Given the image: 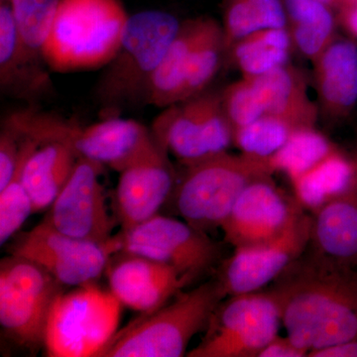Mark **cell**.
I'll return each mask as SVG.
<instances>
[{
	"mask_svg": "<svg viewBox=\"0 0 357 357\" xmlns=\"http://www.w3.org/2000/svg\"><path fill=\"white\" fill-rule=\"evenodd\" d=\"M307 354L309 351L307 349L295 344L288 335L285 337L276 335L258 357H306Z\"/></svg>",
	"mask_w": 357,
	"mask_h": 357,
	"instance_id": "cell-35",
	"label": "cell"
},
{
	"mask_svg": "<svg viewBox=\"0 0 357 357\" xmlns=\"http://www.w3.org/2000/svg\"><path fill=\"white\" fill-rule=\"evenodd\" d=\"M354 2H357V0H344V3H342V7L347 6V4L354 3ZM342 7H340V8H342Z\"/></svg>",
	"mask_w": 357,
	"mask_h": 357,
	"instance_id": "cell-39",
	"label": "cell"
},
{
	"mask_svg": "<svg viewBox=\"0 0 357 357\" xmlns=\"http://www.w3.org/2000/svg\"><path fill=\"white\" fill-rule=\"evenodd\" d=\"M280 307L267 289L229 296L211 314L206 333L188 357H258L276 335Z\"/></svg>",
	"mask_w": 357,
	"mask_h": 357,
	"instance_id": "cell-8",
	"label": "cell"
},
{
	"mask_svg": "<svg viewBox=\"0 0 357 357\" xmlns=\"http://www.w3.org/2000/svg\"><path fill=\"white\" fill-rule=\"evenodd\" d=\"M337 24L357 41V2L347 4L337 11Z\"/></svg>",
	"mask_w": 357,
	"mask_h": 357,
	"instance_id": "cell-37",
	"label": "cell"
},
{
	"mask_svg": "<svg viewBox=\"0 0 357 357\" xmlns=\"http://www.w3.org/2000/svg\"><path fill=\"white\" fill-rule=\"evenodd\" d=\"M151 130L159 144L182 165L222 153L234 145L222 91L208 89L169 105L155 119Z\"/></svg>",
	"mask_w": 357,
	"mask_h": 357,
	"instance_id": "cell-10",
	"label": "cell"
},
{
	"mask_svg": "<svg viewBox=\"0 0 357 357\" xmlns=\"http://www.w3.org/2000/svg\"><path fill=\"white\" fill-rule=\"evenodd\" d=\"M64 286L36 263L9 255L0 262V325L20 347H44L54 303Z\"/></svg>",
	"mask_w": 357,
	"mask_h": 357,
	"instance_id": "cell-9",
	"label": "cell"
},
{
	"mask_svg": "<svg viewBox=\"0 0 357 357\" xmlns=\"http://www.w3.org/2000/svg\"><path fill=\"white\" fill-rule=\"evenodd\" d=\"M318 1L321 2V3L326 4L331 8L333 9V10L337 13L338 9L342 7V3H344V0H318Z\"/></svg>",
	"mask_w": 357,
	"mask_h": 357,
	"instance_id": "cell-38",
	"label": "cell"
},
{
	"mask_svg": "<svg viewBox=\"0 0 357 357\" xmlns=\"http://www.w3.org/2000/svg\"><path fill=\"white\" fill-rule=\"evenodd\" d=\"M304 211L269 176L244 189L220 229L225 243L234 248L255 245L280 236Z\"/></svg>",
	"mask_w": 357,
	"mask_h": 357,
	"instance_id": "cell-15",
	"label": "cell"
},
{
	"mask_svg": "<svg viewBox=\"0 0 357 357\" xmlns=\"http://www.w3.org/2000/svg\"><path fill=\"white\" fill-rule=\"evenodd\" d=\"M252 79L264 114L285 119L298 128H316L318 103L310 96L306 73L290 63Z\"/></svg>",
	"mask_w": 357,
	"mask_h": 357,
	"instance_id": "cell-20",
	"label": "cell"
},
{
	"mask_svg": "<svg viewBox=\"0 0 357 357\" xmlns=\"http://www.w3.org/2000/svg\"><path fill=\"white\" fill-rule=\"evenodd\" d=\"M20 164L10 182L0 190V245L6 244L33 213L31 198L22 181V167L37 142L21 137Z\"/></svg>",
	"mask_w": 357,
	"mask_h": 357,
	"instance_id": "cell-31",
	"label": "cell"
},
{
	"mask_svg": "<svg viewBox=\"0 0 357 357\" xmlns=\"http://www.w3.org/2000/svg\"><path fill=\"white\" fill-rule=\"evenodd\" d=\"M307 357H357V338L314 349L309 352Z\"/></svg>",
	"mask_w": 357,
	"mask_h": 357,
	"instance_id": "cell-36",
	"label": "cell"
},
{
	"mask_svg": "<svg viewBox=\"0 0 357 357\" xmlns=\"http://www.w3.org/2000/svg\"><path fill=\"white\" fill-rule=\"evenodd\" d=\"M105 272L112 295L141 314L156 311L191 285L165 263L123 250L112 256Z\"/></svg>",
	"mask_w": 357,
	"mask_h": 357,
	"instance_id": "cell-16",
	"label": "cell"
},
{
	"mask_svg": "<svg viewBox=\"0 0 357 357\" xmlns=\"http://www.w3.org/2000/svg\"><path fill=\"white\" fill-rule=\"evenodd\" d=\"M292 49L287 28H264L237 41L225 60L241 77H257L287 64Z\"/></svg>",
	"mask_w": 357,
	"mask_h": 357,
	"instance_id": "cell-26",
	"label": "cell"
},
{
	"mask_svg": "<svg viewBox=\"0 0 357 357\" xmlns=\"http://www.w3.org/2000/svg\"><path fill=\"white\" fill-rule=\"evenodd\" d=\"M119 250L116 234L109 243H95L67 236L45 218L21 234L9 248L11 255L36 263L63 286L70 287L96 283Z\"/></svg>",
	"mask_w": 357,
	"mask_h": 357,
	"instance_id": "cell-12",
	"label": "cell"
},
{
	"mask_svg": "<svg viewBox=\"0 0 357 357\" xmlns=\"http://www.w3.org/2000/svg\"><path fill=\"white\" fill-rule=\"evenodd\" d=\"M299 129L302 128L280 117L263 114L248 126L234 131V145L241 153L267 159L276 153Z\"/></svg>",
	"mask_w": 357,
	"mask_h": 357,
	"instance_id": "cell-30",
	"label": "cell"
},
{
	"mask_svg": "<svg viewBox=\"0 0 357 357\" xmlns=\"http://www.w3.org/2000/svg\"><path fill=\"white\" fill-rule=\"evenodd\" d=\"M129 15L121 0H60L44 60L54 72L100 69L121 46Z\"/></svg>",
	"mask_w": 357,
	"mask_h": 357,
	"instance_id": "cell-4",
	"label": "cell"
},
{
	"mask_svg": "<svg viewBox=\"0 0 357 357\" xmlns=\"http://www.w3.org/2000/svg\"><path fill=\"white\" fill-rule=\"evenodd\" d=\"M222 102L225 115L232 130L243 128L264 114V109L252 79L241 77L238 81L222 91Z\"/></svg>",
	"mask_w": 357,
	"mask_h": 357,
	"instance_id": "cell-32",
	"label": "cell"
},
{
	"mask_svg": "<svg viewBox=\"0 0 357 357\" xmlns=\"http://www.w3.org/2000/svg\"><path fill=\"white\" fill-rule=\"evenodd\" d=\"M183 166L168 204L183 220L206 234L220 229L250 183L273 176L267 159L229 151Z\"/></svg>",
	"mask_w": 357,
	"mask_h": 357,
	"instance_id": "cell-6",
	"label": "cell"
},
{
	"mask_svg": "<svg viewBox=\"0 0 357 357\" xmlns=\"http://www.w3.org/2000/svg\"><path fill=\"white\" fill-rule=\"evenodd\" d=\"M177 181L178 174L163 147L122 171L114 194V211L121 230L158 215Z\"/></svg>",
	"mask_w": 357,
	"mask_h": 357,
	"instance_id": "cell-17",
	"label": "cell"
},
{
	"mask_svg": "<svg viewBox=\"0 0 357 357\" xmlns=\"http://www.w3.org/2000/svg\"><path fill=\"white\" fill-rule=\"evenodd\" d=\"M204 22V16L182 21L175 39L150 82L146 105L165 109L180 102L190 56L203 29Z\"/></svg>",
	"mask_w": 357,
	"mask_h": 357,
	"instance_id": "cell-23",
	"label": "cell"
},
{
	"mask_svg": "<svg viewBox=\"0 0 357 357\" xmlns=\"http://www.w3.org/2000/svg\"><path fill=\"white\" fill-rule=\"evenodd\" d=\"M182 21L163 10L140 11L129 16L121 46L103 67L93 96L103 119L131 105H146L150 82L175 39Z\"/></svg>",
	"mask_w": 357,
	"mask_h": 357,
	"instance_id": "cell-3",
	"label": "cell"
},
{
	"mask_svg": "<svg viewBox=\"0 0 357 357\" xmlns=\"http://www.w3.org/2000/svg\"><path fill=\"white\" fill-rule=\"evenodd\" d=\"M282 3L293 49L314 62L337 36V13L318 0H282Z\"/></svg>",
	"mask_w": 357,
	"mask_h": 357,
	"instance_id": "cell-24",
	"label": "cell"
},
{
	"mask_svg": "<svg viewBox=\"0 0 357 357\" xmlns=\"http://www.w3.org/2000/svg\"><path fill=\"white\" fill-rule=\"evenodd\" d=\"M20 136L3 123L0 132V190L13 178L21 156Z\"/></svg>",
	"mask_w": 357,
	"mask_h": 357,
	"instance_id": "cell-33",
	"label": "cell"
},
{
	"mask_svg": "<svg viewBox=\"0 0 357 357\" xmlns=\"http://www.w3.org/2000/svg\"><path fill=\"white\" fill-rule=\"evenodd\" d=\"M217 277L129 324L117 332L100 357H181L192 338L208 326L227 298Z\"/></svg>",
	"mask_w": 357,
	"mask_h": 357,
	"instance_id": "cell-5",
	"label": "cell"
},
{
	"mask_svg": "<svg viewBox=\"0 0 357 357\" xmlns=\"http://www.w3.org/2000/svg\"><path fill=\"white\" fill-rule=\"evenodd\" d=\"M312 65L319 116L328 123L349 119L357 105V44L337 36Z\"/></svg>",
	"mask_w": 357,
	"mask_h": 357,
	"instance_id": "cell-18",
	"label": "cell"
},
{
	"mask_svg": "<svg viewBox=\"0 0 357 357\" xmlns=\"http://www.w3.org/2000/svg\"><path fill=\"white\" fill-rule=\"evenodd\" d=\"M312 215L302 211L280 236L266 243L234 248L223 260L217 278L229 296L261 291L272 283L309 246Z\"/></svg>",
	"mask_w": 357,
	"mask_h": 357,
	"instance_id": "cell-13",
	"label": "cell"
},
{
	"mask_svg": "<svg viewBox=\"0 0 357 357\" xmlns=\"http://www.w3.org/2000/svg\"><path fill=\"white\" fill-rule=\"evenodd\" d=\"M122 305L96 283L63 292L54 303L44 349L50 357H100L116 335Z\"/></svg>",
	"mask_w": 357,
	"mask_h": 357,
	"instance_id": "cell-7",
	"label": "cell"
},
{
	"mask_svg": "<svg viewBox=\"0 0 357 357\" xmlns=\"http://www.w3.org/2000/svg\"><path fill=\"white\" fill-rule=\"evenodd\" d=\"M102 168L96 162L79 158L45 220L67 236L100 243L112 241L114 220L100 183Z\"/></svg>",
	"mask_w": 357,
	"mask_h": 357,
	"instance_id": "cell-14",
	"label": "cell"
},
{
	"mask_svg": "<svg viewBox=\"0 0 357 357\" xmlns=\"http://www.w3.org/2000/svg\"><path fill=\"white\" fill-rule=\"evenodd\" d=\"M3 123L21 137L37 143H60L77 158L119 173L162 147L151 128L134 119L117 116L83 126L60 115L25 110L11 114Z\"/></svg>",
	"mask_w": 357,
	"mask_h": 357,
	"instance_id": "cell-2",
	"label": "cell"
},
{
	"mask_svg": "<svg viewBox=\"0 0 357 357\" xmlns=\"http://www.w3.org/2000/svg\"><path fill=\"white\" fill-rule=\"evenodd\" d=\"M354 162H356V168H357V150H356V158H354Z\"/></svg>",
	"mask_w": 357,
	"mask_h": 357,
	"instance_id": "cell-40",
	"label": "cell"
},
{
	"mask_svg": "<svg viewBox=\"0 0 357 357\" xmlns=\"http://www.w3.org/2000/svg\"><path fill=\"white\" fill-rule=\"evenodd\" d=\"M267 289L288 337L307 351L357 338V268L307 248Z\"/></svg>",
	"mask_w": 357,
	"mask_h": 357,
	"instance_id": "cell-1",
	"label": "cell"
},
{
	"mask_svg": "<svg viewBox=\"0 0 357 357\" xmlns=\"http://www.w3.org/2000/svg\"><path fill=\"white\" fill-rule=\"evenodd\" d=\"M79 158L69 148L56 142L37 143L22 167V181L33 213L48 211L67 184Z\"/></svg>",
	"mask_w": 357,
	"mask_h": 357,
	"instance_id": "cell-21",
	"label": "cell"
},
{
	"mask_svg": "<svg viewBox=\"0 0 357 357\" xmlns=\"http://www.w3.org/2000/svg\"><path fill=\"white\" fill-rule=\"evenodd\" d=\"M0 88L6 95L27 100L44 95L23 64L13 0H0Z\"/></svg>",
	"mask_w": 357,
	"mask_h": 357,
	"instance_id": "cell-27",
	"label": "cell"
},
{
	"mask_svg": "<svg viewBox=\"0 0 357 357\" xmlns=\"http://www.w3.org/2000/svg\"><path fill=\"white\" fill-rule=\"evenodd\" d=\"M290 182L294 197L312 213L356 184V162L337 149Z\"/></svg>",
	"mask_w": 357,
	"mask_h": 357,
	"instance_id": "cell-25",
	"label": "cell"
},
{
	"mask_svg": "<svg viewBox=\"0 0 357 357\" xmlns=\"http://www.w3.org/2000/svg\"><path fill=\"white\" fill-rule=\"evenodd\" d=\"M60 0H13L23 64L35 84L46 93L52 81L45 68L44 48L57 15Z\"/></svg>",
	"mask_w": 357,
	"mask_h": 357,
	"instance_id": "cell-22",
	"label": "cell"
},
{
	"mask_svg": "<svg viewBox=\"0 0 357 357\" xmlns=\"http://www.w3.org/2000/svg\"><path fill=\"white\" fill-rule=\"evenodd\" d=\"M311 215L307 248L326 259L357 268V183Z\"/></svg>",
	"mask_w": 357,
	"mask_h": 357,
	"instance_id": "cell-19",
	"label": "cell"
},
{
	"mask_svg": "<svg viewBox=\"0 0 357 357\" xmlns=\"http://www.w3.org/2000/svg\"><path fill=\"white\" fill-rule=\"evenodd\" d=\"M121 250L173 267L191 283L222 264V246L185 220L158 215L116 234Z\"/></svg>",
	"mask_w": 357,
	"mask_h": 357,
	"instance_id": "cell-11",
	"label": "cell"
},
{
	"mask_svg": "<svg viewBox=\"0 0 357 357\" xmlns=\"http://www.w3.org/2000/svg\"><path fill=\"white\" fill-rule=\"evenodd\" d=\"M262 29L286 28V15L282 0H248Z\"/></svg>",
	"mask_w": 357,
	"mask_h": 357,
	"instance_id": "cell-34",
	"label": "cell"
},
{
	"mask_svg": "<svg viewBox=\"0 0 357 357\" xmlns=\"http://www.w3.org/2000/svg\"><path fill=\"white\" fill-rule=\"evenodd\" d=\"M337 149L340 148L316 128H302L267 158V163L272 173H284L292 181Z\"/></svg>",
	"mask_w": 357,
	"mask_h": 357,
	"instance_id": "cell-29",
	"label": "cell"
},
{
	"mask_svg": "<svg viewBox=\"0 0 357 357\" xmlns=\"http://www.w3.org/2000/svg\"><path fill=\"white\" fill-rule=\"evenodd\" d=\"M225 59L222 23L210 16H204L203 29L190 56L180 102L210 88Z\"/></svg>",
	"mask_w": 357,
	"mask_h": 357,
	"instance_id": "cell-28",
	"label": "cell"
}]
</instances>
